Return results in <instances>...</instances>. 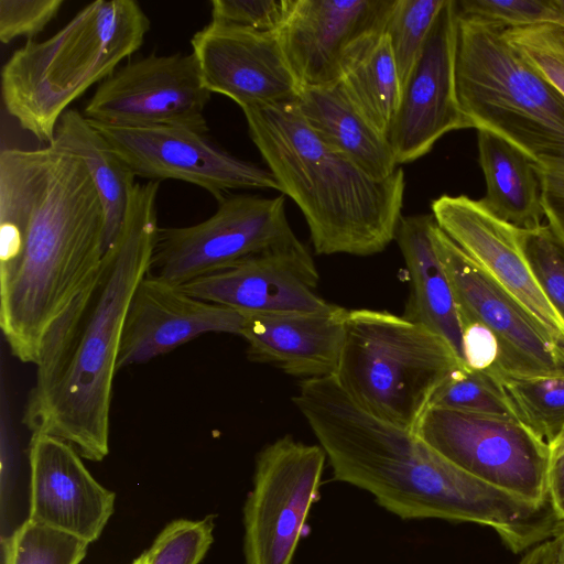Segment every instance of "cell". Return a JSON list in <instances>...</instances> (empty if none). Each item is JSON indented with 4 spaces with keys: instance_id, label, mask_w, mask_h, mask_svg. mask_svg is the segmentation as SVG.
I'll use <instances>...</instances> for the list:
<instances>
[{
    "instance_id": "1",
    "label": "cell",
    "mask_w": 564,
    "mask_h": 564,
    "mask_svg": "<svg viewBox=\"0 0 564 564\" xmlns=\"http://www.w3.org/2000/svg\"><path fill=\"white\" fill-rule=\"evenodd\" d=\"M105 213L84 162L54 145L0 153V327L37 365L58 319L99 275Z\"/></svg>"
},
{
    "instance_id": "2",
    "label": "cell",
    "mask_w": 564,
    "mask_h": 564,
    "mask_svg": "<svg viewBox=\"0 0 564 564\" xmlns=\"http://www.w3.org/2000/svg\"><path fill=\"white\" fill-rule=\"evenodd\" d=\"M293 401L334 480L369 492L399 518L488 525L514 553L552 538L557 520L550 505H533L465 473L415 433L362 410L334 376L304 379Z\"/></svg>"
},
{
    "instance_id": "3",
    "label": "cell",
    "mask_w": 564,
    "mask_h": 564,
    "mask_svg": "<svg viewBox=\"0 0 564 564\" xmlns=\"http://www.w3.org/2000/svg\"><path fill=\"white\" fill-rule=\"evenodd\" d=\"M160 182L135 183L116 242L99 275L48 334L23 423L70 443L82 457L109 454L110 406L122 330L133 294L149 272L159 230Z\"/></svg>"
},
{
    "instance_id": "4",
    "label": "cell",
    "mask_w": 564,
    "mask_h": 564,
    "mask_svg": "<svg viewBox=\"0 0 564 564\" xmlns=\"http://www.w3.org/2000/svg\"><path fill=\"white\" fill-rule=\"evenodd\" d=\"M249 135L308 226L318 254L371 256L395 239L404 172L377 178L325 143L295 102L242 109Z\"/></svg>"
},
{
    "instance_id": "5",
    "label": "cell",
    "mask_w": 564,
    "mask_h": 564,
    "mask_svg": "<svg viewBox=\"0 0 564 564\" xmlns=\"http://www.w3.org/2000/svg\"><path fill=\"white\" fill-rule=\"evenodd\" d=\"M150 19L134 0H97L53 36L29 41L2 66L8 113L48 145L67 107L143 44Z\"/></svg>"
},
{
    "instance_id": "6",
    "label": "cell",
    "mask_w": 564,
    "mask_h": 564,
    "mask_svg": "<svg viewBox=\"0 0 564 564\" xmlns=\"http://www.w3.org/2000/svg\"><path fill=\"white\" fill-rule=\"evenodd\" d=\"M506 29L458 18L460 110L470 128L500 135L536 163L564 159V97L510 44Z\"/></svg>"
},
{
    "instance_id": "7",
    "label": "cell",
    "mask_w": 564,
    "mask_h": 564,
    "mask_svg": "<svg viewBox=\"0 0 564 564\" xmlns=\"http://www.w3.org/2000/svg\"><path fill=\"white\" fill-rule=\"evenodd\" d=\"M458 366L451 345L424 325L389 312L348 310L334 377L362 410L414 433Z\"/></svg>"
},
{
    "instance_id": "8",
    "label": "cell",
    "mask_w": 564,
    "mask_h": 564,
    "mask_svg": "<svg viewBox=\"0 0 564 564\" xmlns=\"http://www.w3.org/2000/svg\"><path fill=\"white\" fill-rule=\"evenodd\" d=\"M295 239L283 194H230L198 224L159 228L148 275L181 288Z\"/></svg>"
},
{
    "instance_id": "9",
    "label": "cell",
    "mask_w": 564,
    "mask_h": 564,
    "mask_svg": "<svg viewBox=\"0 0 564 564\" xmlns=\"http://www.w3.org/2000/svg\"><path fill=\"white\" fill-rule=\"evenodd\" d=\"M414 433L465 473L533 505H550L549 445L522 422L431 406Z\"/></svg>"
},
{
    "instance_id": "10",
    "label": "cell",
    "mask_w": 564,
    "mask_h": 564,
    "mask_svg": "<svg viewBox=\"0 0 564 564\" xmlns=\"http://www.w3.org/2000/svg\"><path fill=\"white\" fill-rule=\"evenodd\" d=\"M327 459L321 445L284 435L256 458L253 486L243 506L247 564H292Z\"/></svg>"
},
{
    "instance_id": "11",
    "label": "cell",
    "mask_w": 564,
    "mask_h": 564,
    "mask_svg": "<svg viewBox=\"0 0 564 564\" xmlns=\"http://www.w3.org/2000/svg\"><path fill=\"white\" fill-rule=\"evenodd\" d=\"M210 96L192 52L151 54L129 61L100 83L84 116L107 126L183 127L207 133Z\"/></svg>"
},
{
    "instance_id": "12",
    "label": "cell",
    "mask_w": 564,
    "mask_h": 564,
    "mask_svg": "<svg viewBox=\"0 0 564 564\" xmlns=\"http://www.w3.org/2000/svg\"><path fill=\"white\" fill-rule=\"evenodd\" d=\"M431 236L453 289L459 318L482 324L498 340L499 359L494 372H564V351L529 310L458 247L436 220Z\"/></svg>"
},
{
    "instance_id": "13",
    "label": "cell",
    "mask_w": 564,
    "mask_h": 564,
    "mask_svg": "<svg viewBox=\"0 0 564 564\" xmlns=\"http://www.w3.org/2000/svg\"><path fill=\"white\" fill-rule=\"evenodd\" d=\"M91 123L135 176L158 182H186L205 189L218 202L236 189L281 192L269 169L232 155L207 133L183 127L129 128Z\"/></svg>"
},
{
    "instance_id": "14",
    "label": "cell",
    "mask_w": 564,
    "mask_h": 564,
    "mask_svg": "<svg viewBox=\"0 0 564 564\" xmlns=\"http://www.w3.org/2000/svg\"><path fill=\"white\" fill-rule=\"evenodd\" d=\"M395 0H294L279 32L303 87L337 84L384 33Z\"/></svg>"
},
{
    "instance_id": "15",
    "label": "cell",
    "mask_w": 564,
    "mask_h": 564,
    "mask_svg": "<svg viewBox=\"0 0 564 564\" xmlns=\"http://www.w3.org/2000/svg\"><path fill=\"white\" fill-rule=\"evenodd\" d=\"M457 28L455 1L445 0L402 87L388 138L398 165L422 158L444 134L470 128L456 91Z\"/></svg>"
},
{
    "instance_id": "16",
    "label": "cell",
    "mask_w": 564,
    "mask_h": 564,
    "mask_svg": "<svg viewBox=\"0 0 564 564\" xmlns=\"http://www.w3.org/2000/svg\"><path fill=\"white\" fill-rule=\"evenodd\" d=\"M205 87L241 109L295 102L302 86L279 33H257L209 22L191 39Z\"/></svg>"
},
{
    "instance_id": "17",
    "label": "cell",
    "mask_w": 564,
    "mask_h": 564,
    "mask_svg": "<svg viewBox=\"0 0 564 564\" xmlns=\"http://www.w3.org/2000/svg\"><path fill=\"white\" fill-rule=\"evenodd\" d=\"M317 283L314 260L304 245L295 239L193 280L180 289L199 300L247 315L327 310L333 304L317 293Z\"/></svg>"
},
{
    "instance_id": "18",
    "label": "cell",
    "mask_w": 564,
    "mask_h": 564,
    "mask_svg": "<svg viewBox=\"0 0 564 564\" xmlns=\"http://www.w3.org/2000/svg\"><path fill=\"white\" fill-rule=\"evenodd\" d=\"M29 464V519L89 544L98 540L116 494L91 476L78 451L59 437L32 433Z\"/></svg>"
},
{
    "instance_id": "19",
    "label": "cell",
    "mask_w": 564,
    "mask_h": 564,
    "mask_svg": "<svg viewBox=\"0 0 564 564\" xmlns=\"http://www.w3.org/2000/svg\"><path fill=\"white\" fill-rule=\"evenodd\" d=\"M441 229L500 286L523 304L564 351V323L533 276L518 243V228L498 219L480 200L442 195L431 204Z\"/></svg>"
},
{
    "instance_id": "20",
    "label": "cell",
    "mask_w": 564,
    "mask_h": 564,
    "mask_svg": "<svg viewBox=\"0 0 564 564\" xmlns=\"http://www.w3.org/2000/svg\"><path fill=\"white\" fill-rule=\"evenodd\" d=\"M245 315L148 274L131 300L117 369L148 362L208 333L240 335Z\"/></svg>"
},
{
    "instance_id": "21",
    "label": "cell",
    "mask_w": 564,
    "mask_h": 564,
    "mask_svg": "<svg viewBox=\"0 0 564 564\" xmlns=\"http://www.w3.org/2000/svg\"><path fill=\"white\" fill-rule=\"evenodd\" d=\"M347 313L333 304L317 312L247 314L239 336L253 361L305 379L326 378L339 364Z\"/></svg>"
},
{
    "instance_id": "22",
    "label": "cell",
    "mask_w": 564,
    "mask_h": 564,
    "mask_svg": "<svg viewBox=\"0 0 564 564\" xmlns=\"http://www.w3.org/2000/svg\"><path fill=\"white\" fill-rule=\"evenodd\" d=\"M432 214L402 216L395 240L411 279L405 318L443 337L463 362L462 324L447 274L433 245Z\"/></svg>"
},
{
    "instance_id": "23",
    "label": "cell",
    "mask_w": 564,
    "mask_h": 564,
    "mask_svg": "<svg viewBox=\"0 0 564 564\" xmlns=\"http://www.w3.org/2000/svg\"><path fill=\"white\" fill-rule=\"evenodd\" d=\"M477 141L486 181V195L480 203L495 217L518 229L541 226L545 214L536 162L490 131L477 130Z\"/></svg>"
},
{
    "instance_id": "24",
    "label": "cell",
    "mask_w": 564,
    "mask_h": 564,
    "mask_svg": "<svg viewBox=\"0 0 564 564\" xmlns=\"http://www.w3.org/2000/svg\"><path fill=\"white\" fill-rule=\"evenodd\" d=\"M295 104L306 123L325 143L370 175L386 178L397 171L389 141L357 112L338 83L303 87Z\"/></svg>"
},
{
    "instance_id": "25",
    "label": "cell",
    "mask_w": 564,
    "mask_h": 564,
    "mask_svg": "<svg viewBox=\"0 0 564 564\" xmlns=\"http://www.w3.org/2000/svg\"><path fill=\"white\" fill-rule=\"evenodd\" d=\"M51 145L78 156L99 193L105 213L106 251L116 242L126 217L135 175L96 127L77 110L59 118Z\"/></svg>"
},
{
    "instance_id": "26",
    "label": "cell",
    "mask_w": 564,
    "mask_h": 564,
    "mask_svg": "<svg viewBox=\"0 0 564 564\" xmlns=\"http://www.w3.org/2000/svg\"><path fill=\"white\" fill-rule=\"evenodd\" d=\"M338 84L357 112L388 140L402 86L384 33Z\"/></svg>"
},
{
    "instance_id": "27",
    "label": "cell",
    "mask_w": 564,
    "mask_h": 564,
    "mask_svg": "<svg viewBox=\"0 0 564 564\" xmlns=\"http://www.w3.org/2000/svg\"><path fill=\"white\" fill-rule=\"evenodd\" d=\"M494 373L508 393L519 420L536 436L550 443L564 434V372Z\"/></svg>"
},
{
    "instance_id": "28",
    "label": "cell",
    "mask_w": 564,
    "mask_h": 564,
    "mask_svg": "<svg viewBox=\"0 0 564 564\" xmlns=\"http://www.w3.org/2000/svg\"><path fill=\"white\" fill-rule=\"evenodd\" d=\"M431 406L520 421L498 377L492 371L465 366L447 375L435 391Z\"/></svg>"
},
{
    "instance_id": "29",
    "label": "cell",
    "mask_w": 564,
    "mask_h": 564,
    "mask_svg": "<svg viewBox=\"0 0 564 564\" xmlns=\"http://www.w3.org/2000/svg\"><path fill=\"white\" fill-rule=\"evenodd\" d=\"M88 545L28 518L3 541V564H80Z\"/></svg>"
},
{
    "instance_id": "30",
    "label": "cell",
    "mask_w": 564,
    "mask_h": 564,
    "mask_svg": "<svg viewBox=\"0 0 564 564\" xmlns=\"http://www.w3.org/2000/svg\"><path fill=\"white\" fill-rule=\"evenodd\" d=\"M445 0H395L384 28L403 87Z\"/></svg>"
},
{
    "instance_id": "31",
    "label": "cell",
    "mask_w": 564,
    "mask_h": 564,
    "mask_svg": "<svg viewBox=\"0 0 564 564\" xmlns=\"http://www.w3.org/2000/svg\"><path fill=\"white\" fill-rule=\"evenodd\" d=\"M518 243L545 299L564 323V242L541 225L518 229Z\"/></svg>"
},
{
    "instance_id": "32",
    "label": "cell",
    "mask_w": 564,
    "mask_h": 564,
    "mask_svg": "<svg viewBox=\"0 0 564 564\" xmlns=\"http://www.w3.org/2000/svg\"><path fill=\"white\" fill-rule=\"evenodd\" d=\"M507 40L564 97V25L506 29Z\"/></svg>"
},
{
    "instance_id": "33",
    "label": "cell",
    "mask_w": 564,
    "mask_h": 564,
    "mask_svg": "<svg viewBox=\"0 0 564 564\" xmlns=\"http://www.w3.org/2000/svg\"><path fill=\"white\" fill-rule=\"evenodd\" d=\"M214 517L170 522L145 552L148 564H199L214 542Z\"/></svg>"
},
{
    "instance_id": "34",
    "label": "cell",
    "mask_w": 564,
    "mask_h": 564,
    "mask_svg": "<svg viewBox=\"0 0 564 564\" xmlns=\"http://www.w3.org/2000/svg\"><path fill=\"white\" fill-rule=\"evenodd\" d=\"M458 18L495 22L507 29L541 23L564 25L554 0H454Z\"/></svg>"
},
{
    "instance_id": "35",
    "label": "cell",
    "mask_w": 564,
    "mask_h": 564,
    "mask_svg": "<svg viewBox=\"0 0 564 564\" xmlns=\"http://www.w3.org/2000/svg\"><path fill=\"white\" fill-rule=\"evenodd\" d=\"M210 22L257 33H279L294 0H213Z\"/></svg>"
},
{
    "instance_id": "36",
    "label": "cell",
    "mask_w": 564,
    "mask_h": 564,
    "mask_svg": "<svg viewBox=\"0 0 564 564\" xmlns=\"http://www.w3.org/2000/svg\"><path fill=\"white\" fill-rule=\"evenodd\" d=\"M64 0H0V41H33L56 18Z\"/></svg>"
},
{
    "instance_id": "37",
    "label": "cell",
    "mask_w": 564,
    "mask_h": 564,
    "mask_svg": "<svg viewBox=\"0 0 564 564\" xmlns=\"http://www.w3.org/2000/svg\"><path fill=\"white\" fill-rule=\"evenodd\" d=\"M460 324L464 366L494 371L499 359V344L495 335L475 321L460 319Z\"/></svg>"
},
{
    "instance_id": "38",
    "label": "cell",
    "mask_w": 564,
    "mask_h": 564,
    "mask_svg": "<svg viewBox=\"0 0 564 564\" xmlns=\"http://www.w3.org/2000/svg\"><path fill=\"white\" fill-rule=\"evenodd\" d=\"M547 225L564 242V159L538 162Z\"/></svg>"
},
{
    "instance_id": "39",
    "label": "cell",
    "mask_w": 564,
    "mask_h": 564,
    "mask_svg": "<svg viewBox=\"0 0 564 564\" xmlns=\"http://www.w3.org/2000/svg\"><path fill=\"white\" fill-rule=\"evenodd\" d=\"M547 494L556 520H564V434L547 443Z\"/></svg>"
},
{
    "instance_id": "40",
    "label": "cell",
    "mask_w": 564,
    "mask_h": 564,
    "mask_svg": "<svg viewBox=\"0 0 564 564\" xmlns=\"http://www.w3.org/2000/svg\"><path fill=\"white\" fill-rule=\"evenodd\" d=\"M552 541L554 543V564H564V520L555 523Z\"/></svg>"
},
{
    "instance_id": "41",
    "label": "cell",
    "mask_w": 564,
    "mask_h": 564,
    "mask_svg": "<svg viewBox=\"0 0 564 564\" xmlns=\"http://www.w3.org/2000/svg\"><path fill=\"white\" fill-rule=\"evenodd\" d=\"M518 564H553V561L545 552L532 550L529 551Z\"/></svg>"
},
{
    "instance_id": "42",
    "label": "cell",
    "mask_w": 564,
    "mask_h": 564,
    "mask_svg": "<svg viewBox=\"0 0 564 564\" xmlns=\"http://www.w3.org/2000/svg\"><path fill=\"white\" fill-rule=\"evenodd\" d=\"M130 564H148L147 561V553H142L140 556H138L132 563Z\"/></svg>"
},
{
    "instance_id": "43",
    "label": "cell",
    "mask_w": 564,
    "mask_h": 564,
    "mask_svg": "<svg viewBox=\"0 0 564 564\" xmlns=\"http://www.w3.org/2000/svg\"><path fill=\"white\" fill-rule=\"evenodd\" d=\"M554 3L564 18V0H554Z\"/></svg>"
}]
</instances>
